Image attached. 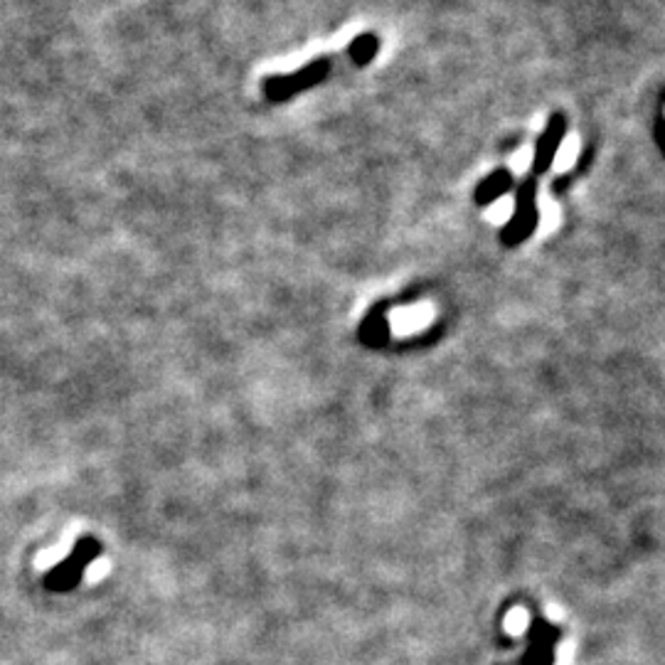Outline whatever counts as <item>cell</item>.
Listing matches in <instances>:
<instances>
[{
  "instance_id": "8992f818",
  "label": "cell",
  "mask_w": 665,
  "mask_h": 665,
  "mask_svg": "<svg viewBox=\"0 0 665 665\" xmlns=\"http://www.w3.org/2000/svg\"><path fill=\"white\" fill-rule=\"evenodd\" d=\"M380 50V40L372 36V32H363V36H357L351 44H347V60L355 62L357 67H365L372 60H375V54Z\"/></svg>"
},
{
  "instance_id": "277c9868",
  "label": "cell",
  "mask_w": 665,
  "mask_h": 665,
  "mask_svg": "<svg viewBox=\"0 0 665 665\" xmlns=\"http://www.w3.org/2000/svg\"><path fill=\"white\" fill-rule=\"evenodd\" d=\"M567 133V119L562 114H555L550 119L547 129L543 131V137H540L537 145H535V158H533V175H543L550 171L552 161H555V155L562 145V139H565Z\"/></svg>"
},
{
  "instance_id": "3957f363",
  "label": "cell",
  "mask_w": 665,
  "mask_h": 665,
  "mask_svg": "<svg viewBox=\"0 0 665 665\" xmlns=\"http://www.w3.org/2000/svg\"><path fill=\"white\" fill-rule=\"evenodd\" d=\"M535 188H537L535 178H527L521 188V193H517L513 218L508 224H505V230L501 232V240L505 244L513 246L517 242L527 240V236L535 232L537 220H540L537 205H535Z\"/></svg>"
},
{
  "instance_id": "6da1fadb",
  "label": "cell",
  "mask_w": 665,
  "mask_h": 665,
  "mask_svg": "<svg viewBox=\"0 0 665 665\" xmlns=\"http://www.w3.org/2000/svg\"><path fill=\"white\" fill-rule=\"evenodd\" d=\"M335 60H337V54H323V58H315L313 62L303 64L296 72L264 77L262 79V97L272 101V104L294 99L296 94L306 92V89L323 82V79L331 74Z\"/></svg>"
},
{
  "instance_id": "7a4b0ae2",
  "label": "cell",
  "mask_w": 665,
  "mask_h": 665,
  "mask_svg": "<svg viewBox=\"0 0 665 665\" xmlns=\"http://www.w3.org/2000/svg\"><path fill=\"white\" fill-rule=\"evenodd\" d=\"M101 555V545L99 540L92 535H84L77 540V545L72 550V555H67L58 567H52L48 574H44V587L50 592H72L77 590V584L82 582L84 570L97 562Z\"/></svg>"
},
{
  "instance_id": "5b68a950",
  "label": "cell",
  "mask_w": 665,
  "mask_h": 665,
  "mask_svg": "<svg viewBox=\"0 0 665 665\" xmlns=\"http://www.w3.org/2000/svg\"><path fill=\"white\" fill-rule=\"evenodd\" d=\"M511 185H513L511 171H505V168H501V171H493L486 180H481V185L476 188V205H481V208L491 205V202H495L508 193Z\"/></svg>"
}]
</instances>
